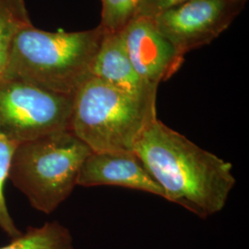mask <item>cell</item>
<instances>
[{
    "instance_id": "obj_1",
    "label": "cell",
    "mask_w": 249,
    "mask_h": 249,
    "mask_svg": "<svg viewBox=\"0 0 249 249\" xmlns=\"http://www.w3.org/2000/svg\"><path fill=\"white\" fill-rule=\"evenodd\" d=\"M134 152L166 200L206 219L222 212L236 184L232 164L162 123L151 120Z\"/></svg>"
},
{
    "instance_id": "obj_2",
    "label": "cell",
    "mask_w": 249,
    "mask_h": 249,
    "mask_svg": "<svg viewBox=\"0 0 249 249\" xmlns=\"http://www.w3.org/2000/svg\"><path fill=\"white\" fill-rule=\"evenodd\" d=\"M105 31L45 32L34 25L20 31L11 45L2 75L54 92L74 95L90 75Z\"/></svg>"
},
{
    "instance_id": "obj_3",
    "label": "cell",
    "mask_w": 249,
    "mask_h": 249,
    "mask_svg": "<svg viewBox=\"0 0 249 249\" xmlns=\"http://www.w3.org/2000/svg\"><path fill=\"white\" fill-rule=\"evenodd\" d=\"M155 117L156 100L135 98L89 75L73 95L69 129L92 152L134 151Z\"/></svg>"
},
{
    "instance_id": "obj_4",
    "label": "cell",
    "mask_w": 249,
    "mask_h": 249,
    "mask_svg": "<svg viewBox=\"0 0 249 249\" xmlns=\"http://www.w3.org/2000/svg\"><path fill=\"white\" fill-rule=\"evenodd\" d=\"M90 153L69 129L18 143L9 179L34 209L52 213L77 187L80 168Z\"/></svg>"
},
{
    "instance_id": "obj_5",
    "label": "cell",
    "mask_w": 249,
    "mask_h": 249,
    "mask_svg": "<svg viewBox=\"0 0 249 249\" xmlns=\"http://www.w3.org/2000/svg\"><path fill=\"white\" fill-rule=\"evenodd\" d=\"M72 107L73 95L0 75V135L12 142L69 129Z\"/></svg>"
},
{
    "instance_id": "obj_6",
    "label": "cell",
    "mask_w": 249,
    "mask_h": 249,
    "mask_svg": "<svg viewBox=\"0 0 249 249\" xmlns=\"http://www.w3.org/2000/svg\"><path fill=\"white\" fill-rule=\"evenodd\" d=\"M245 5L234 0H189L152 18L178 53L210 45L231 25Z\"/></svg>"
},
{
    "instance_id": "obj_7",
    "label": "cell",
    "mask_w": 249,
    "mask_h": 249,
    "mask_svg": "<svg viewBox=\"0 0 249 249\" xmlns=\"http://www.w3.org/2000/svg\"><path fill=\"white\" fill-rule=\"evenodd\" d=\"M121 36L136 71L151 87L158 89L184 61V56L157 30L152 18H134Z\"/></svg>"
},
{
    "instance_id": "obj_8",
    "label": "cell",
    "mask_w": 249,
    "mask_h": 249,
    "mask_svg": "<svg viewBox=\"0 0 249 249\" xmlns=\"http://www.w3.org/2000/svg\"><path fill=\"white\" fill-rule=\"evenodd\" d=\"M77 186L125 187L165 198L134 151H91L80 168Z\"/></svg>"
},
{
    "instance_id": "obj_9",
    "label": "cell",
    "mask_w": 249,
    "mask_h": 249,
    "mask_svg": "<svg viewBox=\"0 0 249 249\" xmlns=\"http://www.w3.org/2000/svg\"><path fill=\"white\" fill-rule=\"evenodd\" d=\"M90 75L135 98L157 99V88L146 83L136 71L121 33L105 32L90 68Z\"/></svg>"
},
{
    "instance_id": "obj_10",
    "label": "cell",
    "mask_w": 249,
    "mask_h": 249,
    "mask_svg": "<svg viewBox=\"0 0 249 249\" xmlns=\"http://www.w3.org/2000/svg\"><path fill=\"white\" fill-rule=\"evenodd\" d=\"M0 249H75L71 231L56 221L41 227H28L11 243Z\"/></svg>"
},
{
    "instance_id": "obj_11",
    "label": "cell",
    "mask_w": 249,
    "mask_h": 249,
    "mask_svg": "<svg viewBox=\"0 0 249 249\" xmlns=\"http://www.w3.org/2000/svg\"><path fill=\"white\" fill-rule=\"evenodd\" d=\"M31 25L24 0H0V75L5 71L16 36Z\"/></svg>"
},
{
    "instance_id": "obj_12",
    "label": "cell",
    "mask_w": 249,
    "mask_h": 249,
    "mask_svg": "<svg viewBox=\"0 0 249 249\" xmlns=\"http://www.w3.org/2000/svg\"><path fill=\"white\" fill-rule=\"evenodd\" d=\"M142 0H102L100 26L107 33H121L138 13Z\"/></svg>"
},
{
    "instance_id": "obj_13",
    "label": "cell",
    "mask_w": 249,
    "mask_h": 249,
    "mask_svg": "<svg viewBox=\"0 0 249 249\" xmlns=\"http://www.w3.org/2000/svg\"><path fill=\"white\" fill-rule=\"evenodd\" d=\"M16 146V143L0 135V228L11 239L17 238L22 233L10 216L4 195V187L6 181L9 179L10 162Z\"/></svg>"
},
{
    "instance_id": "obj_14",
    "label": "cell",
    "mask_w": 249,
    "mask_h": 249,
    "mask_svg": "<svg viewBox=\"0 0 249 249\" xmlns=\"http://www.w3.org/2000/svg\"><path fill=\"white\" fill-rule=\"evenodd\" d=\"M187 1L189 0H142L136 18H154L160 13Z\"/></svg>"
},
{
    "instance_id": "obj_15",
    "label": "cell",
    "mask_w": 249,
    "mask_h": 249,
    "mask_svg": "<svg viewBox=\"0 0 249 249\" xmlns=\"http://www.w3.org/2000/svg\"><path fill=\"white\" fill-rule=\"evenodd\" d=\"M234 1H236V2H238V3H241V4H243V5H245L248 0H234Z\"/></svg>"
}]
</instances>
